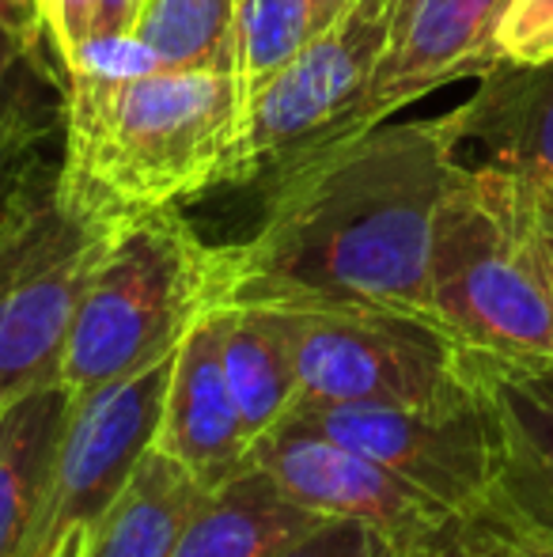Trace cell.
I'll use <instances>...</instances> for the list:
<instances>
[{
	"label": "cell",
	"mask_w": 553,
	"mask_h": 557,
	"mask_svg": "<svg viewBox=\"0 0 553 557\" xmlns=\"http://www.w3.org/2000/svg\"><path fill=\"white\" fill-rule=\"evenodd\" d=\"M458 168L451 114L379 122L288 163L274 175L259 227L224 247V304L384 308L432 319V221Z\"/></svg>",
	"instance_id": "1"
},
{
	"label": "cell",
	"mask_w": 553,
	"mask_h": 557,
	"mask_svg": "<svg viewBox=\"0 0 553 557\" xmlns=\"http://www.w3.org/2000/svg\"><path fill=\"white\" fill-rule=\"evenodd\" d=\"M239 114L236 73H73L61 186L118 221L178 209L221 186Z\"/></svg>",
	"instance_id": "2"
},
{
	"label": "cell",
	"mask_w": 553,
	"mask_h": 557,
	"mask_svg": "<svg viewBox=\"0 0 553 557\" xmlns=\"http://www.w3.org/2000/svg\"><path fill=\"white\" fill-rule=\"evenodd\" d=\"M428 300L466 349L553 357V265L531 178L463 160L432 221Z\"/></svg>",
	"instance_id": "3"
},
{
	"label": "cell",
	"mask_w": 553,
	"mask_h": 557,
	"mask_svg": "<svg viewBox=\"0 0 553 557\" xmlns=\"http://www.w3.org/2000/svg\"><path fill=\"white\" fill-rule=\"evenodd\" d=\"M224 296V247H209L178 209L126 216L80 296L61 383L88 395L175 357L193 323L221 308Z\"/></svg>",
	"instance_id": "4"
},
{
	"label": "cell",
	"mask_w": 553,
	"mask_h": 557,
	"mask_svg": "<svg viewBox=\"0 0 553 557\" xmlns=\"http://www.w3.org/2000/svg\"><path fill=\"white\" fill-rule=\"evenodd\" d=\"M122 221L46 168L0 227V410L61 383L68 334L99 255Z\"/></svg>",
	"instance_id": "5"
},
{
	"label": "cell",
	"mask_w": 553,
	"mask_h": 557,
	"mask_svg": "<svg viewBox=\"0 0 553 557\" xmlns=\"http://www.w3.org/2000/svg\"><path fill=\"white\" fill-rule=\"evenodd\" d=\"M387 38V0H353L288 65L243 99L221 186L277 175L288 163L372 129V76Z\"/></svg>",
	"instance_id": "6"
},
{
	"label": "cell",
	"mask_w": 553,
	"mask_h": 557,
	"mask_svg": "<svg viewBox=\"0 0 553 557\" xmlns=\"http://www.w3.org/2000/svg\"><path fill=\"white\" fill-rule=\"evenodd\" d=\"M300 403L455 406L470 395L463 345L425 315L384 308H280Z\"/></svg>",
	"instance_id": "7"
},
{
	"label": "cell",
	"mask_w": 553,
	"mask_h": 557,
	"mask_svg": "<svg viewBox=\"0 0 553 557\" xmlns=\"http://www.w3.org/2000/svg\"><path fill=\"white\" fill-rule=\"evenodd\" d=\"M171 364L175 357L122 383L76 395L50 490L38 505L20 557H58L76 531L96 528L99 516L129 482L134 467L155 444Z\"/></svg>",
	"instance_id": "8"
},
{
	"label": "cell",
	"mask_w": 553,
	"mask_h": 557,
	"mask_svg": "<svg viewBox=\"0 0 553 557\" xmlns=\"http://www.w3.org/2000/svg\"><path fill=\"white\" fill-rule=\"evenodd\" d=\"M285 421L372 455L451 516H474L493 500V451L474 391L455 406L296 403Z\"/></svg>",
	"instance_id": "9"
},
{
	"label": "cell",
	"mask_w": 553,
	"mask_h": 557,
	"mask_svg": "<svg viewBox=\"0 0 553 557\" xmlns=\"http://www.w3.org/2000/svg\"><path fill=\"white\" fill-rule=\"evenodd\" d=\"M254 462L303 508L326 520L364 523L394 550L455 520L372 455L296 421H280L274 433L262 436L254 444Z\"/></svg>",
	"instance_id": "10"
},
{
	"label": "cell",
	"mask_w": 553,
	"mask_h": 557,
	"mask_svg": "<svg viewBox=\"0 0 553 557\" xmlns=\"http://www.w3.org/2000/svg\"><path fill=\"white\" fill-rule=\"evenodd\" d=\"M463 375L486 413L493 451L489 505L516 531L553 546V395L519 357L466 349Z\"/></svg>",
	"instance_id": "11"
},
{
	"label": "cell",
	"mask_w": 553,
	"mask_h": 557,
	"mask_svg": "<svg viewBox=\"0 0 553 557\" xmlns=\"http://www.w3.org/2000/svg\"><path fill=\"white\" fill-rule=\"evenodd\" d=\"M512 0H387V38L372 76V122L501 61L497 30Z\"/></svg>",
	"instance_id": "12"
},
{
	"label": "cell",
	"mask_w": 553,
	"mask_h": 557,
	"mask_svg": "<svg viewBox=\"0 0 553 557\" xmlns=\"http://www.w3.org/2000/svg\"><path fill=\"white\" fill-rule=\"evenodd\" d=\"M155 447L205 490L254 467V441L224 372V304L201 315L175 349Z\"/></svg>",
	"instance_id": "13"
},
{
	"label": "cell",
	"mask_w": 553,
	"mask_h": 557,
	"mask_svg": "<svg viewBox=\"0 0 553 557\" xmlns=\"http://www.w3.org/2000/svg\"><path fill=\"white\" fill-rule=\"evenodd\" d=\"M448 114L458 148H478V163L553 186V58L497 61L478 76V91Z\"/></svg>",
	"instance_id": "14"
},
{
	"label": "cell",
	"mask_w": 553,
	"mask_h": 557,
	"mask_svg": "<svg viewBox=\"0 0 553 557\" xmlns=\"http://www.w3.org/2000/svg\"><path fill=\"white\" fill-rule=\"evenodd\" d=\"M326 523L254 462L251 470L201 493L175 557H277Z\"/></svg>",
	"instance_id": "15"
},
{
	"label": "cell",
	"mask_w": 553,
	"mask_h": 557,
	"mask_svg": "<svg viewBox=\"0 0 553 557\" xmlns=\"http://www.w3.org/2000/svg\"><path fill=\"white\" fill-rule=\"evenodd\" d=\"M76 395L65 383L20 395L0 410V557H20L50 490Z\"/></svg>",
	"instance_id": "16"
},
{
	"label": "cell",
	"mask_w": 553,
	"mask_h": 557,
	"mask_svg": "<svg viewBox=\"0 0 553 557\" xmlns=\"http://www.w3.org/2000/svg\"><path fill=\"white\" fill-rule=\"evenodd\" d=\"M201 493L205 485L152 444L91 528L84 557H175Z\"/></svg>",
	"instance_id": "17"
},
{
	"label": "cell",
	"mask_w": 553,
	"mask_h": 557,
	"mask_svg": "<svg viewBox=\"0 0 553 557\" xmlns=\"http://www.w3.org/2000/svg\"><path fill=\"white\" fill-rule=\"evenodd\" d=\"M224 372L247 436L259 444L300 403V372L285 311L224 304Z\"/></svg>",
	"instance_id": "18"
},
{
	"label": "cell",
	"mask_w": 553,
	"mask_h": 557,
	"mask_svg": "<svg viewBox=\"0 0 553 557\" xmlns=\"http://www.w3.org/2000/svg\"><path fill=\"white\" fill-rule=\"evenodd\" d=\"M239 0H144L134 38L155 69L231 73Z\"/></svg>",
	"instance_id": "19"
},
{
	"label": "cell",
	"mask_w": 553,
	"mask_h": 557,
	"mask_svg": "<svg viewBox=\"0 0 553 557\" xmlns=\"http://www.w3.org/2000/svg\"><path fill=\"white\" fill-rule=\"evenodd\" d=\"M323 27V15L315 12L311 0H239L231 73H236L243 99L280 65H288Z\"/></svg>",
	"instance_id": "20"
},
{
	"label": "cell",
	"mask_w": 553,
	"mask_h": 557,
	"mask_svg": "<svg viewBox=\"0 0 553 557\" xmlns=\"http://www.w3.org/2000/svg\"><path fill=\"white\" fill-rule=\"evenodd\" d=\"M58 122H65V103H35L0 114V227L27 186L50 168L46 145L58 133Z\"/></svg>",
	"instance_id": "21"
},
{
	"label": "cell",
	"mask_w": 553,
	"mask_h": 557,
	"mask_svg": "<svg viewBox=\"0 0 553 557\" xmlns=\"http://www.w3.org/2000/svg\"><path fill=\"white\" fill-rule=\"evenodd\" d=\"M508 531L512 523L489 505L474 516H455L443 528H436L432 535L402 546L394 557H497Z\"/></svg>",
	"instance_id": "22"
},
{
	"label": "cell",
	"mask_w": 553,
	"mask_h": 557,
	"mask_svg": "<svg viewBox=\"0 0 553 557\" xmlns=\"http://www.w3.org/2000/svg\"><path fill=\"white\" fill-rule=\"evenodd\" d=\"M497 53L516 65L553 58V0H512L497 30Z\"/></svg>",
	"instance_id": "23"
},
{
	"label": "cell",
	"mask_w": 553,
	"mask_h": 557,
	"mask_svg": "<svg viewBox=\"0 0 553 557\" xmlns=\"http://www.w3.org/2000/svg\"><path fill=\"white\" fill-rule=\"evenodd\" d=\"M35 42L38 38L23 35L20 27L0 20V114L20 111V107H35V103H53V99L30 91V81H35V73H38Z\"/></svg>",
	"instance_id": "24"
},
{
	"label": "cell",
	"mask_w": 553,
	"mask_h": 557,
	"mask_svg": "<svg viewBox=\"0 0 553 557\" xmlns=\"http://www.w3.org/2000/svg\"><path fill=\"white\" fill-rule=\"evenodd\" d=\"M394 554L399 550L387 539H379L372 528H364V523L326 520L311 535L296 539L277 557H394Z\"/></svg>",
	"instance_id": "25"
},
{
	"label": "cell",
	"mask_w": 553,
	"mask_h": 557,
	"mask_svg": "<svg viewBox=\"0 0 553 557\" xmlns=\"http://www.w3.org/2000/svg\"><path fill=\"white\" fill-rule=\"evenodd\" d=\"M38 12H42V35L50 38L65 73H73L91 38L96 0H38Z\"/></svg>",
	"instance_id": "26"
},
{
	"label": "cell",
	"mask_w": 553,
	"mask_h": 557,
	"mask_svg": "<svg viewBox=\"0 0 553 557\" xmlns=\"http://www.w3.org/2000/svg\"><path fill=\"white\" fill-rule=\"evenodd\" d=\"M140 4L144 0H96L88 42H122V38H134Z\"/></svg>",
	"instance_id": "27"
},
{
	"label": "cell",
	"mask_w": 553,
	"mask_h": 557,
	"mask_svg": "<svg viewBox=\"0 0 553 557\" xmlns=\"http://www.w3.org/2000/svg\"><path fill=\"white\" fill-rule=\"evenodd\" d=\"M0 20H8L12 27H20L23 35H30V38L42 35V12H38V0H0Z\"/></svg>",
	"instance_id": "28"
},
{
	"label": "cell",
	"mask_w": 553,
	"mask_h": 557,
	"mask_svg": "<svg viewBox=\"0 0 553 557\" xmlns=\"http://www.w3.org/2000/svg\"><path fill=\"white\" fill-rule=\"evenodd\" d=\"M497 557H553V546L539 543V539H531V535H524V531L512 528Z\"/></svg>",
	"instance_id": "29"
},
{
	"label": "cell",
	"mask_w": 553,
	"mask_h": 557,
	"mask_svg": "<svg viewBox=\"0 0 553 557\" xmlns=\"http://www.w3.org/2000/svg\"><path fill=\"white\" fill-rule=\"evenodd\" d=\"M535 183V178H531ZM535 194H539V213H542V232H546V247H550V265H553V186L535 183Z\"/></svg>",
	"instance_id": "30"
},
{
	"label": "cell",
	"mask_w": 553,
	"mask_h": 557,
	"mask_svg": "<svg viewBox=\"0 0 553 557\" xmlns=\"http://www.w3.org/2000/svg\"><path fill=\"white\" fill-rule=\"evenodd\" d=\"M527 364V372L535 375V380L542 383V387L553 395V357H519Z\"/></svg>",
	"instance_id": "31"
},
{
	"label": "cell",
	"mask_w": 553,
	"mask_h": 557,
	"mask_svg": "<svg viewBox=\"0 0 553 557\" xmlns=\"http://www.w3.org/2000/svg\"><path fill=\"white\" fill-rule=\"evenodd\" d=\"M311 4H315V12L323 15V23L330 27V23L338 20V15L345 12L349 4H353V0H311Z\"/></svg>",
	"instance_id": "32"
}]
</instances>
